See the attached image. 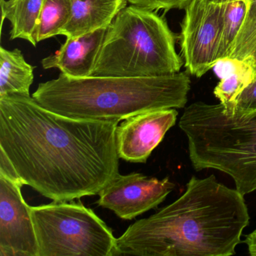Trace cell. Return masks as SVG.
<instances>
[{"label":"cell","mask_w":256,"mask_h":256,"mask_svg":"<svg viewBox=\"0 0 256 256\" xmlns=\"http://www.w3.org/2000/svg\"><path fill=\"white\" fill-rule=\"evenodd\" d=\"M118 124L62 116L30 96H0V150L24 185L55 202L98 194L119 174Z\"/></svg>","instance_id":"6da1fadb"},{"label":"cell","mask_w":256,"mask_h":256,"mask_svg":"<svg viewBox=\"0 0 256 256\" xmlns=\"http://www.w3.org/2000/svg\"><path fill=\"white\" fill-rule=\"evenodd\" d=\"M250 220L238 190L192 176L179 198L116 238L112 256H234Z\"/></svg>","instance_id":"7a4b0ae2"},{"label":"cell","mask_w":256,"mask_h":256,"mask_svg":"<svg viewBox=\"0 0 256 256\" xmlns=\"http://www.w3.org/2000/svg\"><path fill=\"white\" fill-rule=\"evenodd\" d=\"M191 80L186 72L146 78L59 77L38 84L32 98L62 116L118 122L150 110L184 108Z\"/></svg>","instance_id":"3957f363"},{"label":"cell","mask_w":256,"mask_h":256,"mask_svg":"<svg viewBox=\"0 0 256 256\" xmlns=\"http://www.w3.org/2000/svg\"><path fill=\"white\" fill-rule=\"evenodd\" d=\"M179 127L196 172L220 170L244 196L256 191V114L234 118L224 114L221 103L196 102L185 108Z\"/></svg>","instance_id":"277c9868"},{"label":"cell","mask_w":256,"mask_h":256,"mask_svg":"<svg viewBox=\"0 0 256 256\" xmlns=\"http://www.w3.org/2000/svg\"><path fill=\"white\" fill-rule=\"evenodd\" d=\"M182 65L166 20L154 10L132 4L108 28L92 76L157 77L176 74Z\"/></svg>","instance_id":"5b68a950"},{"label":"cell","mask_w":256,"mask_h":256,"mask_svg":"<svg viewBox=\"0 0 256 256\" xmlns=\"http://www.w3.org/2000/svg\"><path fill=\"white\" fill-rule=\"evenodd\" d=\"M38 256H112V229L80 202L30 206Z\"/></svg>","instance_id":"8992f818"},{"label":"cell","mask_w":256,"mask_h":256,"mask_svg":"<svg viewBox=\"0 0 256 256\" xmlns=\"http://www.w3.org/2000/svg\"><path fill=\"white\" fill-rule=\"evenodd\" d=\"M228 0H191L181 26L180 46L188 73L200 78L218 60Z\"/></svg>","instance_id":"52a82bcc"},{"label":"cell","mask_w":256,"mask_h":256,"mask_svg":"<svg viewBox=\"0 0 256 256\" xmlns=\"http://www.w3.org/2000/svg\"><path fill=\"white\" fill-rule=\"evenodd\" d=\"M175 188L168 178H150L142 174H118L98 196V205L130 220L157 208Z\"/></svg>","instance_id":"ba28073f"},{"label":"cell","mask_w":256,"mask_h":256,"mask_svg":"<svg viewBox=\"0 0 256 256\" xmlns=\"http://www.w3.org/2000/svg\"><path fill=\"white\" fill-rule=\"evenodd\" d=\"M23 184L0 175V256H38L30 206Z\"/></svg>","instance_id":"9c48e42d"},{"label":"cell","mask_w":256,"mask_h":256,"mask_svg":"<svg viewBox=\"0 0 256 256\" xmlns=\"http://www.w3.org/2000/svg\"><path fill=\"white\" fill-rule=\"evenodd\" d=\"M178 116L176 108H169L144 112L124 120L116 130L120 158L130 162H146L176 124Z\"/></svg>","instance_id":"30bf717a"},{"label":"cell","mask_w":256,"mask_h":256,"mask_svg":"<svg viewBox=\"0 0 256 256\" xmlns=\"http://www.w3.org/2000/svg\"><path fill=\"white\" fill-rule=\"evenodd\" d=\"M108 28L74 38H66L60 48L42 60L44 70L58 68L73 78L92 76Z\"/></svg>","instance_id":"8fae6325"},{"label":"cell","mask_w":256,"mask_h":256,"mask_svg":"<svg viewBox=\"0 0 256 256\" xmlns=\"http://www.w3.org/2000/svg\"><path fill=\"white\" fill-rule=\"evenodd\" d=\"M128 0H72L70 22L60 35L74 38L108 28Z\"/></svg>","instance_id":"7c38bea8"},{"label":"cell","mask_w":256,"mask_h":256,"mask_svg":"<svg viewBox=\"0 0 256 256\" xmlns=\"http://www.w3.org/2000/svg\"><path fill=\"white\" fill-rule=\"evenodd\" d=\"M34 67L25 60L19 49L0 47V96L18 94L30 96Z\"/></svg>","instance_id":"4fadbf2b"},{"label":"cell","mask_w":256,"mask_h":256,"mask_svg":"<svg viewBox=\"0 0 256 256\" xmlns=\"http://www.w3.org/2000/svg\"><path fill=\"white\" fill-rule=\"evenodd\" d=\"M2 25L5 19L12 25L10 40L22 38L36 46L34 34L40 18L43 0H1Z\"/></svg>","instance_id":"5bb4252c"},{"label":"cell","mask_w":256,"mask_h":256,"mask_svg":"<svg viewBox=\"0 0 256 256\" xmlns=\"http://www.w3.org/2000/svg\"><path fill=\"white\" fill-rule=\"evenodd\" d=\"M71 14L72 0H43L34 34L36 42L60 35Z\"/></svg>","instance_id":"9a60e30c"},{"label":"cell","mask_w":256,"mask_h":256,"mask_svg":"<svg viewBox=\"0 0 256 256\" xmlns=\"http://www.w3.org/2000/svg\"><path fill=\"white\" fill-rule=\"evenodd\" d=\"M246 12L232 46L229 58L248 64L252 68L256 78V0H246Z\"/></svg>","instance_id":"2e32d148"},{"label":"cell","mask_w":256,"mask_h":256,"mask_svg":"<svg viewBox=\"0 0 256 256\" xmlns=\"http://www.w3.org/2000/svg\"><path fill=\"white\" fill-rule=\"evenodd\" d=\"M246 8V0H228L224 12L218 60L230 56L232 46L244 22Z\"/></svg>","instance_id":"e0dca14e"},{"label":"cell","mask_w":256,"mask_h":256,"mask_svg":"<svg viewBox=\"0 0 256 256\" xmlns=\"http://www.w3.org/2000/svg\"><path fill=\"white\" fill-rule=\"evenodd\" d=\"M254 78L252 68L248 67L220 80L214 92L222 104L224 110H228L232 108L238 96Z\"/></svg>","instance_id":"ac0fdd59"},{"label":"cell","mask_w":256,"mask_h":256,"mask_svg":"<svg viewBox=\"0 0 256 256\" xmlns=\"http://www.w3.org/2000/svg\"><path fill=\"white\" fill-rule=\"evenodd\" d=\"M226 114L236 118H245L256 114V78L238 96L236 101Z\"/></svg>","instance_id":"d6986e66"},{"label":"cell","mask_w":256,"mask_h":256,"mask_svg":"<svg viewBox=\"0 0 256 256\" xmlns=\"http://www.w3.org/2000/svg\"><path fill=\"white\" fill-rule=\"evenodd\" d=\"M191 0H128L133 5L139 6L144 8L157 11L172 10H185Z\"/></svg>","instance_id":"ffe728a7"},{"label":"cell","mask_w":256,"mask_h":256,"mask_svg":"<svg viewBox=\"0 0 256 256\" xmlns=\"http://www.w3.org/2000/svg\"><path fill=\"white\" fill-rule=\"evenodd\" d=\"M248 67L251 66L242 61L232 58H226L218 60L212 68L216 76L220 79H222Z\"/></svg>","instance_id":"44dd1931"},{"label":"cell","mask_w":256,"mask_h":256,"mask_svg":"<svg viewBox=\"0 0 256 256\" xmlns=\"http://www.w3.org/2000/svg\"><path fill=\"white\" fill-rule=\"evenodd\" d=\"M0 175L24 186L18 175L12 163L2 150H0Z\"/></svg>","instance_id":"7402d4cb"},{"label":"cell","mask_w":256,"mask_h":256,"mask_svg":"<svg viewBox=\"0 0 256 256\" xmlns=\"http://www.w3.org/2000/svg\"><path fill=\"white\" fill-rule=\"evenodd\" d=\"M244 242L247 246L250 256H256V229L246 235Z\"/></svg>","instance_id":"603a6c76"}]
</instances>
